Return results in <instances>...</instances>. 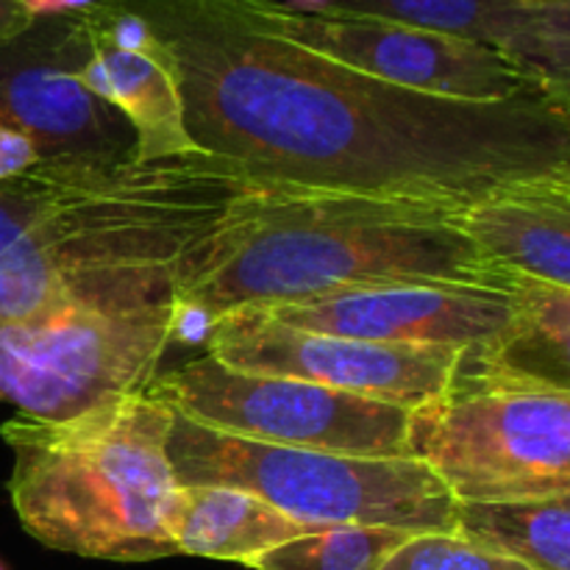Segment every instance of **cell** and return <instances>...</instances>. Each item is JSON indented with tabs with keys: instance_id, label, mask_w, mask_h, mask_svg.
I'll return each mask as SVG.
<instances>
[{
	"instance_id": "30bf717a",
	"label": "cell",
	"mask_w": 570,
	"mask_h": 570,
	"mask_svg": "<svg viewBox=\"0 0 570 570\" xmlns=\"http://www.w3.org/2000/svg\"><path fill=\"white\" fill-rule=\"evenodd\" d=\"M515 289L390 284L254 306L271 321L334 337L390 345L490 348L515 323ZM245 309V306H243Z\"/></svg>"
},
{
	"instance_id": "d6986e66",
	"label": "cell",
	"mask_w": 570,
	"mask_h": 570,
	"mask_svg": "<svg viewBox=\"0 0 570 570\" xmlns=\"http://www.w3.org/2000/svg\"><path fill=\"white\" fill-rule=\"evenodd\" d=\"M379 570H532L468 543L460 534H412Z\"/></svg>"
},
{
	"instance_id": "8fae6325",
	"label": "cell",
	"mask_w": 570,
	"mask_h": 570,
	"mask_svg": "<svg viewBox=\"0 0 570 570\" xmlns=\"http://www.w3.org/2000/svg\"><path fill=\"white\" fill-rule=\"evenodd\" d=\"M87 56L78 14L37 17L26 33L0 45V122L28 134L42 159L128 156L120 134L109 131L120 111L76 78Z\"/></svg>"
},
{
	"instance_id": "7c38bea8",
	"label": "cell",
	"mask_w": 570,
	"mask_h": 570,
	"mask_svg": "<svg viewBox=\"0 0 570 570\" xmlns=\"http://www.w3.org/2000/svg\"><path fill=\"white\" fill-rule=\"evenodd\" d=\"M323 14H362L495 50L570 95V0H332Z\"/></svg>"
},
{
	"instance_id": "5b68a950",
	"label": "cell",
	"mask_w": 570,
	"mask_h": 570,
	"mask_svg": "<svg viewBox=\"0 0 570 570\" xmlns=\"http://www.w3.org/2000/svg\"><path fill=\"white\" fill-rule=\"evenodd\" d=\"M178 484L237 488L304 527L454 534L456 501L417 460L323 454L200 426L173 412L167 440Z\"/></svg>"
},
{
	"instance_id": "6da1fadb",
	"label": "cell",
	"mask_w": 570,
	"mask_h": 570,
	"mask_svg": "<svg viewBox=\"0 0 570 570\" xmlns=\"http://www.w3.org/2000/svg\"><path fill=\"white\" fill-rule=\"evenodd\" d=\"M170 56L187 134L250 181L462 209L570 181V100L440 98L379 81L239 20L226 0H104Z\"/></svg>"
},
{
	"instance_id": "9a60e30c",
	"label": "cell",
	"mask_w": 570,
	"mask_h": 570,
	"mask_svg": "<svg viewBox=\"0 0 570 570\" xmlns=\"http://www.w3.org/2000/svg\"><path fill=\"white\" fill-rule=\"evenodd\" d=\"M312 529L315 527L293 521L245 490L181 484L170 538L176 554L239 562L250 568L262 554Z\"/></svg>"
},
{
	"instance_id": "9c48e42d",
	"label": "cell",
	"mask_w": 570,
	"mask_h": 570,
	"mask_svg": "<svg viewBox=\"0 0 570 570\" xmlns=\"http://www.w3.org/2000/svg\"><path fill=\"white\" fill-rule=\"evenodd\" d=\"M468 348L390 345L306 332L271 321L254 306L217 315L204 354L237 371L323 384L384 404H426L454 376Z\"/></svg>"
},
{
	"instance_id": "3957f363",
	"label": "cell",
	"mask_w": 570,
	"mask_h": 570,
	"mask_svg": "<svg viewBox=\"0 0 570 570\" xmlns=\"http://www.w3.org/2000/svg\"><path fill=\"white\" fill-rule=\"evenodd\" d=\"M170 429L173 410L148 390L65 421L17 412L0 426L17 521L61 554L106 562L176 557L170 523L181 484L167 456Z\"/></svg>"
},
{
	"instance_id": "e0dca14e",
	"label": "cell",
	"mask_w": 570,
	"mask_h": 570,
	"mask_svg": "<svg viewBox=\"0 0 570 570\" xmlns=\"http://www.w3.org/2000/svg\"><path fill=\"white\" fill-rule=\"evenodd\" d=\"M515 298L510 334L479 351L499 365L570 390V289L521 278Z\"/></svg>"
},
{
	"instance_id": "5bb4252c",
	"label": "cell",
	"mask_w": 570,
	"mask_h": 570,
	"mask_svg": "<svg viewBox=\"0 0 570 570\" xmlns=\"http://www.w3.org/2000/svg\"><path fill=\"white\" fill-rule=\"evenodd\" d=\"M83 31L89 39V56L76 67V78L87 92L120 111L122 120L131 126L134 159L154 161L200 150L187 134L176 67L161 42L154 50L137 53L115 48L87 26Z\"/></svg>"
},
{
	"instance_id": "8992f818",
	"label": "cell",
	"mask_w": 570,
	"mask_h": 570,
	"mask_svg": "<svg viewBox=\"0 0 570 570\" xmlns=\"http://www.w3.org/2000/svg\"><path fill=\"white\" fill-rule=\"evenodd\" d=\"M170 345V301L67 306L0 323V401L20 415L65 421L148 390Z\"/></svg>"
},
{
	"instance_id": "44dd1931",
	"label": "cell",
	"mask_w": 570,
	"mask_h": 570,
	"mask_svg": "<svg viewBox=\"0 0 570 570\" xmlns=\"http://www.w3.org/2000/svg\"><path fill=\"white\" fill-rule=\"evenodd\" d=\"M39 159L42 156H39L37 145H33L28 134L0 122V181L20 176L28 167L37 165Z\"/></svg>"
},
{
	"instance_id": "603a6c76",
	"label": "cell",
	"mask_w": 570,
	"mask_h": 570,
	"mask_svg": "<svg viewBox=\"0 0 570 570\" xmlns=\"http://www.w3.org/2000/svg\"><path fill=\"white\" fill-rule=\"evenodd\" d=\"M273 3H282L295 11H309V14H323L332 9V0H273Z\"/></svg>"
},
{
	"instance_id": "7402d4cb",
	"label": "cell",
	"mask_w": 570,
	"mask_h": 570,
	"mask_svg": "<svg viewBox=\"0 0 570 570\" xmlns=\"http://www.w3.org/2000/svg\"><path fill=\"white\" fill-rule=\"evenodd\" d=\"M33 20L37 17L28 9L26 0H0V45L26 33L33 26Z\"/></svg>"
},
{
	"instance_id": "2e32d148",
	"label": "cell",
	"mask_w": 570,
	"mask_h": 570,
	"mask_svg": "<svg viewBox=\"0 0 570 570\" xmlns=\"http://www.w3.org/2000/svg\"><path fill=\"white\" fill-rule=\"evenodd\" d=\"M454 534L532 570H570V495L465 501Z\"/></svg>"
},
{
	"instance_id": "ac0fdd59",
	"label": "cell",
	"mask_w": 570,
	"mask_h": 570,
	"mask_svg": "<svg viewBox=\"0 0 570 570\" xmlns=\"http://www.w3.org/2000/svg\"><path fill=\"white\" fill-rule=\"evenodd\" d=\"M412 534L399 529L323 527L276 546L254 570H379Z\"/></svg>"
},
{
	"instance_id": "ba28073f",
	"label": "cell",
	"mask_w": 570,
	"mask_h": 570,
	"mask_svg": "<svg viewBox=\"0 0 570 570\" xmlns=\"http://www.w3.org/2000/svg\"><path fill=\"white\" fill-rule=\"evenodd\" d=\"M226 6L259 31L415 92L473 104L515 98L570 100V95L557 92L495 50L445 33L379 17L309 14L273 0H226Z\"/></svg>"
},
{
	"instance_id": "4fadbf2b",
	"label": "cell",
	"mask_w": 570,
	"mask_h": 570,
	"mask_svg": "<svg viewBox=\"0 0 570 570\" xmlns=\"http://www.w3.org/2000/svg\"><path fill=\"white\" fill-rule=\"evenodd\" d=\"M454 220L510 276L570 289V181L504 189L456 209Z\"/></svg>"
},
{
	"instance_id": "ffe728a7",
	"label": "cell",
	"mask_w": 570,
	"mask_h": 570,
	"mask_svg": "<svg viewBox=\"0 0 570 570\" xmlns=\"http://www.w3.org/2000/svg\"><path fill=\"white\" fill-rule=\"evenodd\" d=\"M217 315L195 301H184L173 295L170 298V334L173 345H206L212 328H215Z\"/></svg>"
},
{
	"instance_id": "52a82bcc",
	"label": "cell",
	"mask_w": 570,
	"mask_h": 570,
	"mask_svg": "<svg viewBox=\"0 0 570 570\" xmlns=\"http://www.w3.org/2000/svg\"><path fill=\"white\" fill-rule=\"evenodd\" d=\"M148 393L178 415L237 438L323 454L412 460L404 406L301 379L237 371L209 354L159 371Z\"/></svg>"
},
{
	"instance_id": "7a4b0ae2",
	"label": "cell",
	"mask_w": 570,
	"mask_h": 570,
	"mask_svg": "<svg viewBox=\"0 0 570 570\" xmlns=\"http://www.w3.org/2000/svg\"><path fill=\"white\" fill-rule=\"evenodd\" d=\"M454 215L404 200L278 193L189 265L173 295L223 315L390 284L515 289L521 278L495 267Z\"/></svg>"
},
{
	"instance_id": "277c9868",
	"label": "cell",
	"mask_w": 570,
	"mask_h": 570,
	"mask_svg": "<svg viewBox=\"0 0 570 570\" xmlns=\"http://www.w3.org/2000/svg\"><path fill=\"white\" fill-rule=\"evenodd\" d=\"M406 449L456 504L570 495V390L468 348L449 384L410 410Z\"/></svg>"
}]
</instances>
